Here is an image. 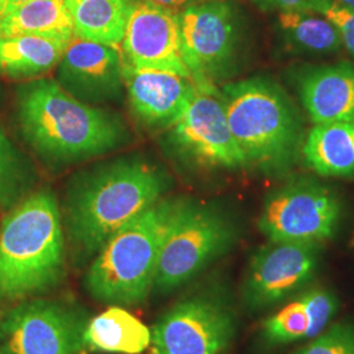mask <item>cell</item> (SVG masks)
<instances>
[{
	"label": "cell",
	"instance_id": "cell-1",
	"mask_svg": "<svg viewBox=\"0 0 354 354\" xmlns=\"http://www.w3.org/2000/svg\"><path fill=\"white\" fill-rule=\"evenodd\" d=\"M169 185L159 168L134 158L76 177L61 209L76 266L89 263L115 231L160 201Z\"/></svg>",
	"mask_w": 354,
	"mask_h": 354
},
{
	"label": "cell",
	"instance_id": "cell-2",
	"mask_svg": "<svg viewBox=\"0 0 354 354\" xmlns=\"http://www.w3.org/2000/svg\"><path fill=\"white\" fill-rule=\"evenodd\" d=\"M16 114L26 145L57 167L102 156L129 140L117 115L76 100L55 80L33 79L23 84Z\"/></svg>",
	"mask_w": 354,
	"mask_h": 354
},
{
	"label": "cell",
	"instance_id": "cell-3",
	"mask_svg": "<svg viewBox=\"0 0 354 354\" xmlns=\"http://www.w3.org/2000/svg\"><path fill=\"white\" fill-rule=\"evenodd\" d=\"M66 273L61 206L50 189L33 190L0 223V304L45 297Z\"/></svg>",
	"mask_w": 354,
	"mask_h": 354
},
{
	"label": "cell",
	"instance_id": "cell-4",
	"mask_svg": "<svg viewBox=\"0 0 354 354\" xmlns=\"http://www.w3.org/2000/svg\"><path fill=\"white\" fill-rule=\"evenodd\" d=\"M219 95L247 168L289 176L306 140L304 117L289 93L270 76L256 75L222 84Z\"/></svg>",
	"mask_w": 354,
	"mask_h": 354
},
{
	"label": "cell",
	"instance_id": "cell-5",
	"mask_svg": "<svg viewBox=\"0 0 354 354\" xmlns=\"http://www.w3.org/2000/svg\"><path fill=\"white\" fill-rule=\"evenodd\" d=\"M177 200L162 198L115 231L89 261L83 286L97 304L138 307L151 295Z\"/></svg>",
	"mask_w": 354,
	"mask_h": 354
},
{
	"label": "cell",
	"instance_id": "cell-6",
	"mask_svg": "<svg viewBox=\"0 0 354 354\" xmlns=\"http://www.w3.org/2000/svg\"><path fill=\"white\" fill-rule=\"evenodd\" d=\"M239 230L215 203L177 200L165 232L151 294L167 297L197 279L235 245Z\"/></svg>",
	"mask_w": 354,
	"mask_h": 354
},
{
	"label": "cell",
	"instance_id": "cell-7",
	"mask_svg": "<svg viewBox=\"0 0 354 354\" xmlns=\"http://www.w3.org/2000/svg\"><path fill=\"white\" fill-rule=\"evenodd\" d=\"M181 51L190 79L201 91L236 75L244 53V23L231 0H209L180 12Z\"/></svg>",
	"mask_w": 354,
	"mask_h": 354
},
{
	"label": "cell",
	"instance_id": "cell-8",
	"mask_svg": "<svg viewBox=\"0 0 354 354\" xmlns=\"http://www.w3.org/2000/svg\"><path fill=\"white\" fill-rule=\"evenodd\" d=\"M238 313L223 285H203L169 306L151 329L153 354H222L238 332Z\"/></svg>",
	"mask_w": 354,
	"mask_h": 354
},
{
	"label": "cell",
	"instance_id": "cell-9",
	"mask_svg": "<svg viewBox=\"0 0 354 354\" xmlns=\"http://www.w3.org/2000/svg\"><path fill=\"white\" fill-rule=\"evenodd\" d=\"M340 196L315 177H289L266 194L257 227L268 241L323 244L342 225Z\"/></svg>",
	"mask_w": 354,
	"mask_h": 354
},
{
	"label": "cell",
	"instance_id": "cell-10",
	"mask_svg": "<svg viewBox=\"0 0 354 354\" xmlns=\"http://www.w3.org/2000/svg\"><path fill=\"white\" fill-rule=\"evenodd\" d=\"M88 311L74 302L37 297L0 319V340L12 354H83Z\"/></svg>",
	"mask_w": 354,
	"mask_h": 354
},
{
	"label": "cell",
	"instance_id": "cell-11",
	"mask_svg": "<svg viewBox=\"0 0 354 354\" xmlns=\"http://www.w3.org/2000/svg\"><path fill=\"white\" fill-rule=\"evenodd\" d=\"M323 244L268 241L253 253L241 282L248 311H263L294 298L317 279Z\"/></svg>",
	"mask_w": 354,
	"mask_h": 354
},
{
	"label": "cell",
	"instance_id": "cell-12",
	"mask_svg": "<svg viewBox=\"0 0 354 354\" xmlns=\"http://www.w3.org/2000/svg\"><path fill=\"white\" fill-rule=\"evenodd\" d=\"M169 129L172 145L190 165L203 169L247 168L228 125L219 88L197 89L185 113Z\"/></svg>",
	"mask_w": 354,
	"mask_h": 354
},
{
	"label": "cell",
	"instance_id": "cell-13",
	"mask_svg": "<svg viewBox=\"0 0 354 354\" xmlns=\"http://www.w3.org/2000/svg\"><path fill=\"white\" fill-rule=\"evenodd\" d=\"M120 53L122 62L133 68L190 79L183 59L176 10L147 0H134Z\"/></svg>",
	"mask_w": 354,
	"mask_h": 354
},
{
	"label": "cell",
	"instance_id": "cell-14",
	"mask_svg": "<svg viewBox=\"0 0 354 354\" xmlns=\"http://www.w3.org/2000/svg\"><path fill=\"white\" fill-rule=\"evenodd\" d=\"M55 82L76 100L93 106L120 99L125 88L120 49L74 36L57 66Z\"/></svg>",
	"mask_w": 354,
	"mask_h": 354
},
{
	"label": "cell",
	"instance_id": "cell-15",
	"mask_svg": "<svg viewBox=\"0 0 354 354\" xmlns=\"http://www.w3.org/2000/svg\"><path fill=\"white\" fill-rule=\"evenodd\" d=\"M286 79L314 125H354L353 64H294L288 70Z\"/></svg>",
	"mask_w": 354,
	"mask_h": 354
},
{
	"label": "cell",
	"instance_id": "cell-16",
	"mask_svg": "<svg viewBox=\"0 0 354 354\" xmlns=\"http://www.w3.org/2000/svg\"><path fill=\"white\" fill-rule=\"evenodd\" d=\"M122 79L133 113L150 127H174L198 89L188 77L137 70L124 62Z\"/></svg>",
	"mask_w": 354,
	"mask_h": 354
},
{
	"label": "cell",
	"instance_id": "cell-17",
	"mask_svg": "<svg viewBox=\"0 0 354 354\" xmlns=\"http://www.w3.org/2000/svg\"><path fill=\"white\" fill-rule=\"evenodd\" d=\"M86 349L112 354H140L151 345V329L121 306H109L91 317L84 330Z\"/></svg>",
	"mask_w": 354,
	"mask_h": 354
},
{
	"label": "cell",
	"instance_id": "cell-18",
	"mask_svg": "<svg viewBox=\"0 0 354 354\" xmlns=\"http://www.w3.org/2000/svg\"><path fill=\"white\" fill-rule=\"evenodd\" d=\"M302 156L306 165L320 176H354V125H314L306 134Z\"/></svg>",
	"mask_w": 354,
	"mask_h": 354
},
{
	"label": "cell",
	"instance_id": "cell-19",
	"mask_svg": "<svg viewBox=\"0 0 354 354\" xmlns=\"http://www.w3.org/2000/svg\"><path fill=\"white\" fill-rule=\"evenodd\" d=\"M274 29L285 50L297 55H330L342 49L336 26L323 15L311 11L276 13Z\"/></svg>",
	"mask_w": 354,
	"mask_h": 354
},
{
	"label": "cell",
	"instance_id": "cell-20",
	"mask_svg": "<svg viewBox=\"0 0 354 354\" xmlns=\"http://www.w3.org/2000/svg\"><path fill=\"white\" fill-rule=\"evenodd\" d=\"M68 42L36 36L0 37V76L11 80L41 77L58 66Z\"/></svg>",
	"mask_w": 354,
	"mask_h": 354
},
{
	"label": "cell",
	"instance_id": "cell-21",
	"mask_svg": "<svg viewBox=\"0 0 354 354\" xmlns=\"http://www.w3.org/2000/svg\"><path fill=\"white\" fill-rule=\"evenodd\" d=\"M134 0H66L74 36L118 49Z\"/></svg>",
	"mask_w": 354,
	"mask_h": 354
},
{
	"label": "cell",
	"instance_id": "cell-22",
	"mask_svg": "<svg viewBox=\"0 0 354 354\" xmlns=\"http://www.w3.org/2000/svg\"><path fill=\"white\" fill-rule=\"evenodd\" d=\"M36 36L70 41L74 26L66 0H32L0 20V37Z\"/></svg>",
	"mask_w": 354,
	"mask_h": 354
},
{
	"label": "cell",
	"instance_id": "cell-23",
	"mask_svg": "<svg viewBox=\"0 0 354 354\" xmlns=\"http://www.w3.org/2000/svg\"><path fill=\"white\" fill-rule=\"evenodd\" d=\"M35 183L33 167L0 127V209L11 210L33 192Z\"/></svg>",
	"mask_w": 354,
	"mask_h": 354
},
{
	"label": "cell",
	"instance_id": "cell-24",
	"mask_svg": "<svg viewBox=\"0 0 354 354\" xmlns=\"http://www.w3.org/2000/svg\"><path fill=\"white\" fill-rule=\"evenodd\" d=\"M308 315L304 302L294 297L279 313L266 317L261 324V339L269 345H286L290 342L307 340Z\"/></svg>",
	"mask_w": 354,
	"mask_h": 354
},
{
	"label": "cell",
	"instance_id": "cell-25",
	"mask_svg": "<svg viewBox=\"0 0 354 354\" xmlns=\"http://www.w3.org/2000/svg\"><path fill=\"white\" fill-rule=\"evenodd\" d=\"M295 297H298L306 307L310 320L307 340H313L328 327L339 310L340 301L333 291L322 285H310Z\"/></svg>",
	"mask_w": 354,
	"mask_h": 354
},
{
	"label": "cell",
	"instance_id": "cell-26",
	"mask_svg": "<svg viewBox=\"0 0 354 354\" xmlns=\"http://www.w3.org/2000/svg\"><path fill=\"white\" fill-rule=\"evenodd\" d=\"M292 354H354V322L332 324Z\"/></svg>",
	"mask_w": 354,
	"mask_h": 354
},
{
	"label": "cell",
	"instance_id": "cell-27",
	"mask_svg": "<svg viewBox=\"0 0 354 354\" xmlns=\"http://www.w3.org/2000/svg\"><path fill=\"white\" fill-rule=\"evenodd\" d=\"M311 12L323 15L336 26L342 37V48L354 59V11L342 7L335 0H317Z\"/></svg>",
	"mask_w": 354,
	"mask_h": 354
},
{
	"label": "cell",
	"instance_id": "cell-28",
	"mask_svg": "<svg viewBox=\"0 0 354 354\" xmlns=\"http://www.w3.org/2000/svg\"><path fill=\"white\" fill-rule=\"evenodd\" d=\"M253 6L266 13L311 11L317 0H251Z\"/></svg>",
	"mask_w": 354,
	"mask_h": 354
},
{
	"label": "cell",
	"instance_id": "cell-29",
	"mask_svg": "<svg viewBox=\"0 0 354 354\" xmlns=\"http://www.w3.org/2000/svg\"><path fill=\"white\" fill-rule=\"evenodd\" d=\"M29 1L32 0H0V20H3L4 17H7L8 15H11L13 11H16L17 8H20Z\"/></svg>",
	"mask_w": 354,
	"mask_h": 354
},
{
	"label": "cell",
	"instance_id": "cell-30",
	"mask_svg": "<svg viewBox=\"0 0 354 354\" xmlns=\"http://www.w3.org/2000/svg\"><path fill=\"white\" fill-rule=\"evenodd\" d=\"M147 1L176 10V8H185V7H189L193 4H198V3L209 1V0H147Z\"/></svg>",
	"mask_w": 354,
	"mask_h": 354
},
{
	"label": "cell",
	"instance_id": "cell-31",
	"mask_svg": "<svg viewBox=\"0 0 354 354\" xmlns=\"http://www.w3.org/2000/svg\"><path fill=\"white\" fill-rule=\"evenodd\" d=\"M335 1H336L337 4L342 6V7L354 11V0H335Z\"/></svg>",
	"mask_w": 354,
	"mask_h": 354
},
{
	"label": "cell",
	"instance_id": "cell-32",
	"mask_svg": "<svg viewBox=\"0 0 354 354\" xmlns=\"http://www.w3.org/2000/svg\"><path fill=\"white\" fill-rule=\"evenodd\" d=\"M0 354H12L10 352V349L6 346V345H3L1 342H0Z\"/></svg>",
	"mask_w": 354,
	"mask_h": 354
},
{
	"label": "cell",
	"instance_id": "cell-33",
	"mask_svg": "<svg viewBox=\"0 0 354 354\" xmlns=\"http://www.w3.org/2000/svg\"><path fill=\"white\" fill-rule=\"evenodd\" d=\"M0 223H1V221H0Z\"/></svg>",
	"mask_w": 354,
	"mask_h": 354
},
{
	"label": "cell",
	"instance_id": "cell-34",
	"mask_svg": "<svg viewBox=\"0 0 354 354\" xmlns=\"http://www.w3.org/2000/svg\"><path fill=\"white\" fill-rule=\"evenodd\" d=\"M0 342H1V340H0Z\"/></svg>",
	"mask_w": 354,
	"mask_h": 354
}]
</instances>
